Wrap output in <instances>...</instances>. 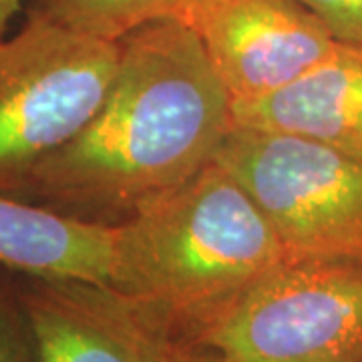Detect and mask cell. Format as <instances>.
I'll return each instance as SVG.
<instances>
[{
  "mask_svg": "<svg viewBox=\"0 0 362 362\" xmlns=\"http://www.w3.org/2000/svg\"><path fill=\"white\" fill-rule=\"evenodd\" d=\"M0 362H42L13 270L0 266Z\"/></svg>",
  "mask_w": 362,
  "mask_h": 362,
  "instance_id": "11",
  "label": "cell"
},
{
  "mask_svg": "<svg viewBox=\"0 0 362 362\" xmlns=\"http://www.w3.org/2000/svg\"><path fill=\"white\" fill-rule=\"evenodd\" d=\"M115 226L0 194V266L28 276L111 284Z\"/></svg>",
  "mask_w": 362,
  "mask_h": 362,
  "instance_id": "9",
  "label": "cell"
},
{
  "mask_svg": "<svg viewBox=\"0 0 362 362\" xmlns=\"http://www.w3.org/2000/svg\"><path fill=\"white\" fill-rule=\"evenodd\" d=\"M286 259L254 197L211 161L115 223L111 286L159 304L187 337Z\"/></svg>",
  "mask_w": 362,
  "mask_h": 362,
  "instance_id": "2",
  "label": "cell"
},
{
  "mask_svg": "<svg viewBox=\"0 0 362 362\" xmlns=\"http://www.w3.org/2000/svg\"><path fill=\"white\" fill-rule=\"evenodd\" d=\"M232 111L240 127L312 139L362 163V49L340 45L304 77Z\"/></svg>",
  "mask_w": 362,
  "mask_h": 362,
  "instance_id": "8",
  "label": "cell"
},
{
  "mask_svg": "<svg viewBox=\"0 0 362 362\" xmlns=\"http://www.w3.org/2000/svg\"><path fill=\"white\" fill-rule=\"evenodd\" d=\"M161 362H235L230 356H226L220 350L199 344L187 338H177L171 346L168 354L163 356Z\"/></svg>",
  "mask_w": 362,
  "mask_h": 362,
  "instance_id": "13",
  "label": "cell"
},
{
  "mask_svg": "<svg viewBox=\"0 0 362 362\" xmlns=\"http://www.w3.org/2000/svg\"><path fill=\"white\" fill-rule=\"evenodd\" d=\"M181 338L235 362H362V262L286 259Z\"/></svg>",
  "mask_w": 362,
  "mask_h": 362,
  "instance_id": "4",
  "label": "cell"
},
{
  "mask_svg": "<svg viewBox=\"0 0 362 362\" xmlns=\"http://www.w3.org/2000/svg\"><path fill=\"white\" fill-rule=\"evenodd\" d=\"M21 6H23V0H0V39L6 37L8 25L21 11Z\"/></svg>",
  "mask_w": 362,
  "mask_h": 362,
  "instance_id": "14",
  "label": "cell"
},
{
  "mask_svg": "<svg viewBox=\"0 0 362 362\" xmlns=\"http://www.w3.org/2000/svg\"><path fill=\"white\" fill-rule=\"evenodd\" d=\"M119 42V69L101 109L16 197L115 226V216L125 220L216 161L233 127L232 99L194 28L157 21Z\"/></svg>",
  "mask_w": 362,
  "mask_h": 362,
  "instance_id": "1",
  "label": "cell"
},
{
  "mask_svg": "<svg viewBox=\"0 0 362 362\" xmlns=\"http://www.w3.org/2000/svg\"><path fill=\"white\" fill-rule=\"evenodd\" d=\"M202 0H33L30 8L73 30L121 40L157 21L185 23Z\"/></svg>",
  "mask_w": 362,
  "mask_h": 362,
  "instance_id": "10",
  "label": "cell"
},
{
  "mask_svg": "<svg viewBox=\"0 0 362 362\" xmlns=\"http://www.w3.org/2000/svg\"><path fill=\"white\" fill-rule=\"evenodd\" d=\"M119 57V40L73 30L35 8L0 40V194L16 197L47 157L89 125Z\"/></svg>",
  "mask_w": 362,
  "mask_h": 362,
  "instance_id": "3",
  "label": "cell"
},
{
  "mask_svg": "<svg viewBox=\"0 0 362 362\" xmlns=\"http://www.w3.org/2000/svg\"><path fill=\"white\" fill-rule=\"evenodd\" d=\"M330 35L349 47L362 49V0H298Z\"/></svg>",
  "mask_w": 362,
  "mask_h": 362,
  "instance_id": "12",
  "label": "cell"
},
{
  "mask_svg": "<svg viewBox=\"0 0 362 362\" xmlns=\"http://www.w3.org/2000/svg\"><path fill=\"white\" fill-rule=\"evenodd\" d=\"M216 161L247 189L290 259L362 262V163L312 139L233 123Z\"/></svg>",
  "mask_w": 362,
  "mask_h": 362,
  "instance_id": "5",
  "label": "cell"
},
{
  "mask_svg": "<svg viewBox=\"0 0 362 362\" xmlns=\"http://www.w3.org/2000/svg\"><path fill=\"white\" fill-rule=\"evenodd\" d=\"M185 25L202 40L232 105L284 89L342 45L298 0H202Z\"/></svg>",
  "mask_w": 362,
  "mask_h": 362,
  "instance_id": "7",
  "label": "cell"
},
{
  "mask_svg": "<svg viewBox=\"0 0 362 362\" xmlns=\"http://www.w3.org/2000/svg\"><path fill=\"white\" fill-rule=\"evenodd\" d=\"M14 276L42 362H161L180 338L168 310L115 286Z\"/></svg>",
  "mask_w": 362,
  "mask_h": 362,
  "instance_id": "6",
  "label": "cell"
},
{
  "mask_svg": "<svg viewBox=\"0 0 362 362\" xmlns=\"http://www.w3.org/2000/svg\"><path fill=\"white\" fill-rule=\"evenodd\" d=\"M0 40H2V39H0Z\"/></svg>",
  "mask_w": 362,
  "mask_h": 362,
  "instance_id": "15",
  "label": "cell"
}]
</instances>
